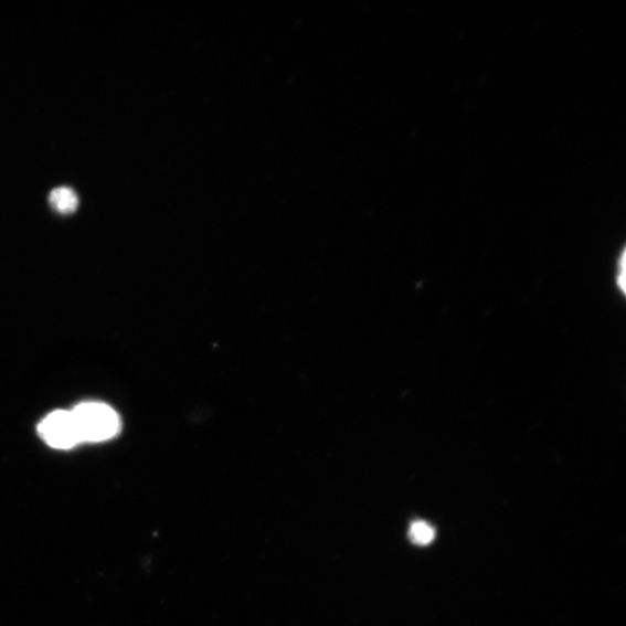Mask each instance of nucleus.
Returning <instances> with one entry per match:
<instances>
[{
    "label": "nucleus",
    "instance_id": "nucleus-2",
    "mask_svg": "<svg viewBox=\"0 0 626 626\" xmlns=\"http://www.w3.org/2000/svg\"><path fill=\"white\" fill-rule=\"evenodd\" d=\"M39 433L53 448L70 449L81 444L72 412L51 413L40 424Z\"/></svg>",
    "mask_w": 626,
    "mask_h": 626
},
{
    "label": "nucleus",
    "instance_id": "nucleus-3",
    "mask_svg": "<svg viewBox=\"0 0 626 626\" xmlns=\"http://www.w3.org/2000/svg\"><path fill=\"white\" fill-rule=\"evenodd\" d=\"M50 203L61 214H73L77 211L79 199L72 189L59 188L51 193Z\"/></svg>",
    "mask_w": 626,
    "mask_h": 626
},
{
    "label": "nucleus",
    "instance_id": "nucleus-4",
    "mask_svg": "<svg viewBox=\"0 0 626 626\" xmlns=\"http://www.w3.org/2000/svg\"><path fill=\"white\" fill-rule=\"evenodd\" d=\"M410 540L416 545H428L435 539V530L425 521L412 523L409 532Z\"/></svg>",
    "mask_w": 626,
    "mask_h": 626
},
{
    "label": "nucleus",
    "instance_id": "nucleus-1",
    "mask_svg": "<svg viewBox=\"0 0 626 626\" xmlns=\"http://www.w3.org/2000/svg\"><path fill=\"white\" fill-rule=\"evenodd\" d=\"M81 443H103L121 429V421L112 407L100 403H85L72 411Z\"/></svg>",
    "mask_w": 626,
    "mask_h": 626
},
{
    "label": "nucleus",
    "instance_id": "nucleus-5",
    "mask_svg": "<svg viewBox=\"0 0 626 626\" xmlns=\"http://www.w3.org/2000/svg\"><path fill=\"white\" fill-rule=\"evenodd\" d=\"M624 262H625V252L623 251L622 254H620V259H619V262H618V264H617L618 272H620L622 275L618 274V275L616 276L617 287H618L623 293H625V275H624L625 264H624Z\"/></svg>",
    "mask_w": 626,
    "mask_h": 626
}]
</instances>
